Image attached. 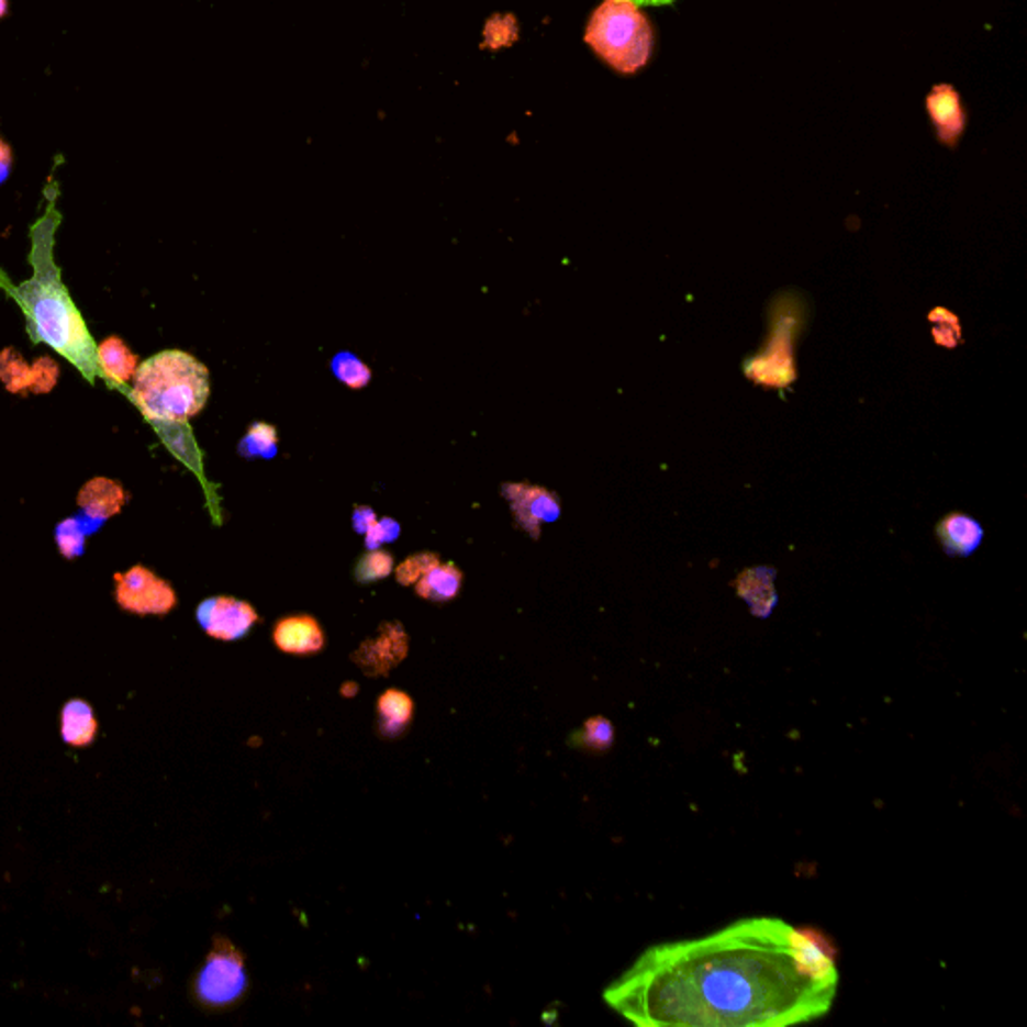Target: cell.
<instances>
[{"instance_id":"1","label":"cell","mask_w":1027,"mask_h":1027,"mask_svg":"<svg viewBox=\"0 0 1027 1027\" xmlns=\"http://www.w3.org/2000/svg\"><path fill=\"white\" fill-rule=\"evenodd\" d=\"M791 925L747 917L715 934L648 947L604 990L643 1027H785L827 1016L837 987L803 978Z\"/></svg>"},{"instance_id":"2","label":"cell","mask_w":1027,"mask_h":1027,"mask_svg":"<svg viewBox=\"0 0 1027 1027\" xmlns=\"http://www.w3.org/2000/svg\"><path fill=\"white\" fill-rule=\"evenodd\" d=\"M55 225L57 217L47 215V220L41 221L33 230V249L29 257L33 278L16 288H9L7 283L2 286L12 300L23 308L31 339L35 344L53 347L81 371L85 380L94 383L97 378H101L97 344L89 334L81 312L70 300L69 289L55 264Z\"/></svg>"},{"instance_id":"3","label":"cell","mask_w":1027,"mask_h":1027,"mask_svg":"<svg viewBox=\"0 0 1027 1027\" xmlns=\"http://www.w3.org/2000/svg\"><path fill=\"white\" fill-rule=\"evenodd\" d=\"M150 426L183 424L203 412L211 393L208 366L181 349L141 361L131 388H121Z\"/></svg>"},{"instance_id":"4","label":"cell","mask_w":1027,"mask_h":1027,"mask_svg":"<svg viewBox=\"0 0 1027 1027\" xmlns=\"http://www.w3.org/2000/svg\"><path fill=\"white\" fill-rule=\"evenodd\" d=\"M584 43L621 75L645 69L655 53V31L635 0H602L590 14Z\"/></svg>"},{"instance_id":"5","label":"cell","mask_w":1027,"mask_h":1027,"mask_svg":"<svg viewBox=\"0 0 1027 1027\" xmlns=\"http://www.w3.org/2000/svg\"><path fill=\"white\" fill-rule=\"evenodd\" d=\"M249 990L245 958L223 935L213 937V946L197 970L191 993L197 1004L208 1012H227L239 1004Z\"/></svg>"},{"instance_id":"6","label":"cell","mask_w":1027,"mask_h":1027,"mask_svg":"<svg viewBox=\"0 0 1027 1027\" xmlns=\"http://www.w3.org/2000/svg\"><path fill=\"white\" fill-rule=\"evenodd\" d=\"M116 604L131 614L165 616L177 606L174 587L145 566H133L115 574Z\"/></svg>"},{"instance_id":"7","label":"cell","mask_w":1027,"mask_h":1027,"mask_svg":"<svg viewBox=\"0 0 1027 1027\" xmlns=\"http://www.w3.org/2000/svg\"><path fill=\"white\" fill-rule=\"evenodd\" d=\"M799 324L793 315H783L774 322V332L769 335L767 347L755 358L747 359L745 373L750 381L773 388H786L796 378L793 364V344Z\"/></svg>"},{"instance_id":"8","label":"cell","mask_w":1027,"mask_h":1027,"mask_svg":"<svg viewBox=\"0 0 1027 1027\" xmlns=\"http://www.w3.org/2000/svg\"><path fill=\"white\" fill-rule=\"evenodd\" d=\"M500 490L502 498L510 504L516 526L526 532L532 540L540 538L544 524H552L562 514L560 498L544 485L506 482Z\"/></svg>"},{"instance_id":"9","label":"cell","mask_w":1027,"mask_h":1027,"mask_svg":"<svg viewBox=\"0 0 1027 1027\" xmlns=\"http://www.w3.org/2000/svg\"><path fill=\"white\" fill-rule=\"evenodd\" d=\"M789 946L796 971L823 985L839 987V970H837V947L827 935L819 929L811 927H793L789 929Z\"/></svg>"},{"instance_id":"10","label":"cell","mask_w":1027,"mask_h":1027,"mask_svg":"<svg viewBox=\"0 0 1027 1027\" xmlns=\"http://www.w3.org/2000/svg\"><path fill=\"white\" fill-rule=\"evenodd\" d=\"M197 623L211 638L223 643L242 640L259 623V614L249 602L233 596H213L197 606Z\"/></svg>"},{"instance_id":"11","label":"cell","mask_w":1027,"mask_h":1027,"mask_svg":"<svg viewBox=\"0 0 1027 1027\" xmlns=\"http://www.w3.org/2000/svg\"><path fill=\"white\" fill-rule=\"evenodd\" d=\"M410 648V638L400 623H383L376 638H368L351 655V660L368 677H386L395 669Z\"/></svg>"},{"instance_id":"12","label":"cell","mask_w":1027,"mask_h":1027,"mask_svg":"<svg viewBox=\"0 0 1027 1027\" xmlns=\"http://www.w3.org/2000/svg\"><path fill=\"white\" fill-rule=\"evenodd\" d=\"M925 111L935 129V135L944 147L956 149L968 127V113L958 89L949 82L935 85L925 97Z\"/></svg>"},{"instance_id":"13","label":"cell","mask_w":1027,"mask_h":1027,"mask_svg":"<svg viewBox=\"0 0 1027 1027\" xmlns=\"http://www.w3.org/2000/svg\"><path fill=\"white\" fill-rule=\"evenodd\" d=\"M274 643L288 655H315L325 645L324 630L310 614L281 618L274 628Z\"/></svg>"},{"instance_id":"14","label":"cell","mask_w":1027,"mask_h":1027,"mask_svg":"<svg viewBox=\"0 0 1027 1027\" xmlns=\"http://www.w3.org/2000/svg\"><path fill=\"white\" fill-rule=\"evenodd\" d=\"M129 498L131 496H129L127 490L119 484L116 480L97 476L79 490L77 504H79L82 514H87L89 518L104 522V520L113 518L121 510L125 509Z\"/></svg>"},{"instance_id":"15","label":"cell","mask_w":1027,"mask_h":1027,"mask_svg":"<svg viewBox=\"0 0 1027 1027\" xmlns=\"http://www.w3.org/2000/svg\"><path fill=\"white\" fill-rule=\"evenodd\" d=\"M774 577H777L774 568L757 566V568L743 570L735 580L737 594L749 604L750 612L759 618H769L777 606Z\"/></svg>"},{"instance_id":"16","label":"cell","mask_w":1027,"mask_h":1027,"mask_svg":"<svg viewBox=\"0 0 1027 1027\" xmlns=\"http://www.w3.org/2000/svg\"><path fill=\"white\" fill-rule=\"evenodd\" d=\"M937 538L944 546L947 556H971L980 548L983 540V528L980 522L968 514L953 512L937 526Z\"/></svg>"},{"instance_id":"17","label":"cell","mask_w":1027,"mask_h":1027,"mask_svg":"<svg viewBox=\"0 0 1027 1027\" xmlns=\"http://www.w3.org/2000/svg\"><path fill=\"white\" fill-rule=\"evenodd\" d=\"M97 359L101 368V378L116 390L133 381L139 368V358L129 349L121 337H107L101 342L97 346Z\"/></svg>"},{"instance_id":"18","label":"cell","mask_w":1027,"mask_h":1027,"mask_svg":"<svg viewBox=\"0 0 1027 1027\" xmlns=\"http://www.w3.org/2000/svg\"><path fill=\"white\" fill-rule=\"evenodd\" d=\"M414 721V701L410 694L390 689L378 699V733L383 739H400Z\"/></svg>"},{"instance_id":"19","label":"cell","mask_w":1027,"mask_h":1027,"mask_svg":"<svg viewBox=\"0 0 1027 1027\" xmlns=\"http://www.w3.org/2000/svg\"><path fill=\"white\" fill-rule=\"evenodd\" d=\"M99 733V723L91 704L75 699L60 711V737L70 747H89Z\"/></svg>"},{"instance_id":"20","label":"cell","mask_w":1027,"mask_h":1027,"mask_svg":"<svg viewBox=\"0 0 1027 1027\" xmlns=\"http://www.w3.org/2000/svg\"><path fill=\"white\" fill-rule=\"evenodd\" d=\"M464 572L454 562H438L417 580L416 594L429 602H450L462 590Z\"/></svg>"},{"instance_id":"21","label":"cell","mask_w":1027,"mask_h":1027,"mask_svg":"<svg viewBox=\"0 0 1027 1027\" xmlns=\"http://www.w3.org/2000/svg\"><path fill=\"white\" fill-rule=\"evenodd\" d=\"M155 432L159 434L163 444L171 450L175 458L186 464L191 472L199 476V480L203 482V485L209 488L208 480L203 476V460H201L203 456L197 448L196 438H193V432H191L189 424L187 422H183V424H163V426L155 427Z\"/></svg>"},{"instance_id":"22","label":"cell","mask_w":1027,"mask_h":1027,"mask_svg":"<svg viewBox=\"0 0 1027 1027\" xmlns=\"http://www.w3.org/2000/svg\"><path fill=\"white\" fill-rule=\"evenodd\" d=\"M104 522L89 518L87 514L70 516V518L60 520L57 531H55V540H57L58 552L67 560H75L85 555V543L87 536L99 531Z\"/></svg>"},{"instance_id":"23","label":"cell","mask_w":1027,"mask_h":1027,"mask_svg":"<svg viewBox=\"0 0 1027 1027\" xmlns=\"http://www.w3.org/2000/svg\"><path fill=\"white\" fill-rule=\"evenodd\" d=\"M237 451L245 460H274L279 454L278 429L267 422H254L247 427Z\"/></svg>"},{"instance_id":"24","label":"cell","mask_w":1027,"mask_h":1027,"mask_svg":"<svg viewBox=\"0 0 1027 1027\" xmlns=\"http://www.w3.org/2000/svg\"><path fill=\"white\" fill-rule=\"evenodd\" d=\"M568 745L589 752H606L614 745V725L606 716H590L584 721L580 730H574L568 739Z\"/></svg>"},{"instance_id":"25","label":"cell","mask_w":1027,"mask_h":1027,"mask_svg":"<svg viewBox=\"0 0 1027 1027\" xmlns=\"http://www.w3.org/2000/svg\"><path fill=\"white\" fill-rule=\"evenodd\" d=\"M332 373L349 390H364L371 381V368L351 351H339L332 358Z\"/></svg>"},{"instance_id":"26","label":"cell","mask_w":1027,"mask_h":1027,"mask_svg":"<svg viewBox=\"0 0 1027 1027\" xmlns=\"http://www.w3.org/2000/svg\"><path fill=\"white\" fill-rule=\"evenodd\" d=\"M0 381L11 393L23 395L31 392V366L12 347H7L0 354Z\"/></svg>"},{"instance_id":"27","label":"cell","mask_w":1027,"mask_h":1027,"mask_svg":"<svg viewBox=\"0 0 1027 1027\" xmlns=\"http://www.w3.org/2000/svg\"><path fill=\"white\" fill-rule=\"evenodd\" d=\"M395 568V560H393L392 552L388 550H368L366 555H361L358 558V562L354 566V578L358 584H373L378 580H383V578L390 577Z\"/></svg>"},{"instance_id":"28","label":"cell","mask_w":1027,"mask_h":1027,"mask_svg":"<svg viewBox=\"0 0 1027 1027\" xmlns=\"http://www.w3.org/2000/svg\"><path fill=\"white\" fill-rule=\"evenodd\" d=\"M929 324H931V335L937 346L953 349L963 342L961 325L956 313L944 308H935L934 312H929Z\"/></svg>"},{"instance_id":"29","label":"cell","mask_w":1027,"mask_h":1027,"mask_svg":"<svg viewBox=\"0 0 1027 1027\" xmlns=\"http://www.w3.org/2000/svg\"><path fill=\"white\" fill-rule=\"evenodd\" d=\"M442 562L439 556L436 552H417V555L408 556L404 562L393 568V574H395V580L398 584L402 587H414L420 578L426 574L427 570L432 566L438 565Z\"/></svg>"},{"instance_id":"30","label":"cell","mask_w":1027,"mask_h":1027,"mask_svg":"<svg viewBox=\"0 0 1027 1027\" xmlns=\"http://www.w3.org/2000/svg\"><path fill=\"white\" fill-rule=\"evenodd\" d=\"M402 534V526L395 518L383 516L371 524L370 531L366 532V550H378L383 544L395 543Z\"/></svg>"},{"instance_id":"31","label":"cell","mask_w":1027,"mask_h":1027,"mask_svg":"<svg viewBox=\"0 0 1027 1027\" xmlns=\"http://www.w3.org/2000/svg\"><path fill=\"white\" fill-rule=\"evenodd\" d=\"M58 378L57 361L53 358L36 359L31 366V393H48Z\"/></svg>"},{"instance_id":"32","label":"cell","mask_w":1027,"mask_h":1027,"mask_svg":"<svg viewBox=\"0 0 1027 1027\" xmlns=\"http://www.w3.org/2000/svg\"><path fill=\"white\" fill-rule=\"evenodd\" d=\"M376 520H378V514L371 506H356L354 514H351V526H354V531L364 536L366 532L370 531L371 524Z\"/></svg>"},{"instance_id":"33","label":"cell","mask_w":1027,"mask_h":1027,"mask_svg":"<svg viewBox=\"0 0 1027 1027\" xmlns=\"http://www.w3.org/2000/svg\"><path fill=\"white\" fill-rule=\"evenodd\" d=\"M12 167V153L4 141H0V186L9 179Z\"/></svg>"},{"instance_id":"34","label":"cell","mask_w":1027,"mask_h":1027,"mask_svg":"<svg viewBox=\"0 0 1027 1027\" xmlns=\"http://www.w3.org/2000/svg\"><path fill=\"white\" fill-rule=\"evenodd\" d=\"M636 4H648V7H662V4H670L674 0H635Z\"/></svg>"},{"instance_id":"35","label":"cell","mask_w":1027,"mask_h":1027,"mask_svg":"<svg viewBox=\"0 0 1027 1027\" xmlns=\"http://www.w3.org/2000/svg\"><path fill=\"white\" fill-rule=\"evenodd\" d=\"M7 14V0H0V19Z\"/></svg>"}]
</instances>
